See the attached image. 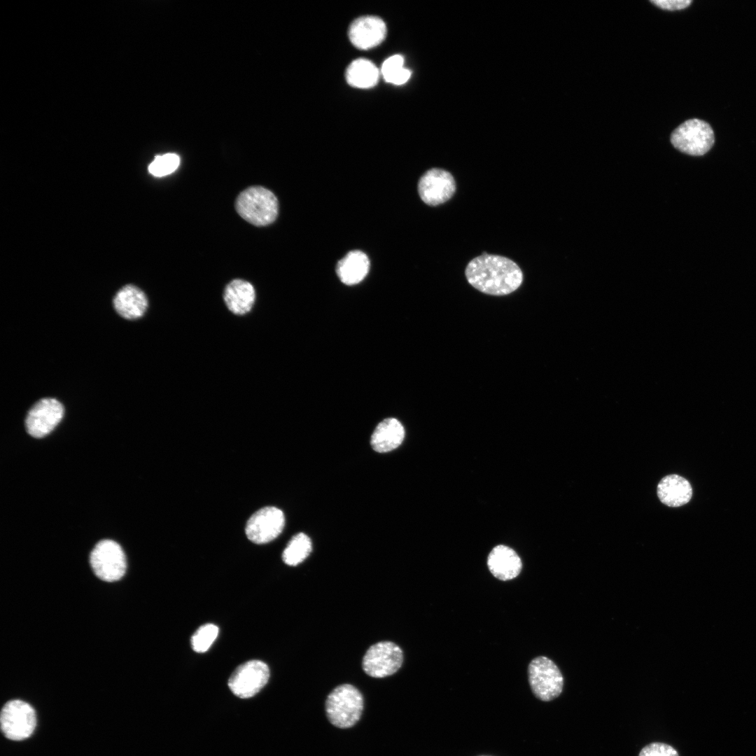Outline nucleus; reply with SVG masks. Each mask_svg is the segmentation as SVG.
Instances as JSON below:
<instances>
[{"label":"nucleus","instance_id":"1","mask_svg":"<svg viewBox=\"0 0 756 756\" xmlns=\"http://www.w3.org/2000/svg\"><path fill=\"white\" fill-rule=\"evenodd\" d=\"M465 274L472 287L483 293L495 296L506 295L515 291L523 281L522 272L513 260L486 252L469 262Z\"/></svg>","mask_w":756,"mask_h":756},{"label":"nucleus","instance_id":"2","mask_svg":"<svg viewBox=\"0 0 756 756\" xmlns=\"http://www.w3.org/2000/svg\"><path fill=\"white\" fill-rule=\"evenodd\" d=\"M364 708L361 692L351 684L338 685L328 695L325 702L326 717L331 724L342 729L354 726L360 719Z\"/></svg>","mask_w":756,"mask_h":756},{"label":"nucleus","instance_id":"3","mask_svg":"<svg viewBox=\"0 0 756 756\" xmlns=\"http://www.w3.org/2000/svg\"><path fill=\"white\" fill-rule=\"evenodd\" d=\"M235 209L238 214L255 226H265L276 218L279 204L276 197L262 186H251L237 197Z\"/></svg>","mask_w":756,"mask_h":756},{"label":"nucleus","instance_id":"4","mask_svg":"<svg viewBox=\"0 0 756 756\" xmlns=\"http://www.w3.org/2000/svg\"><path fill=\"white\" fill-rule=\"evenodd\" d=\"M528 680L531 692L540 701H550L562 693L563 675L547 657L539 656L531 660L528 666Z\"/></svg>","mask_w":756,"mask_h":756},{"label":"nucleus","instance_id":"5","mask_svg":"<svg viewBox=\"0 0 756 756\" xmlns=\"http://www.w3.org/2000/svg\"><path fill=\"white\" fill-rule=\"evenodd\" d=\"M671 142L683 153L700 156L706 154L713 146L714 132L706 121L697 118L689 119L673 131Z\"/></svg>","mask_w":756,"mask_h":756},{"label":"nucleus","instance_id":"6","mask_svg":"<svg viewBox=\"0 0 756 756\" xmlns=\"http://www.w3.org/2000/svg\"><path fill=\"white\" fill-rule=\"evenodd\" d=\"M90 563L96 576L106 582L119 580L127 568L122 549L111 540H101L95 545L90 553Z\"/></svg>","mask_w":756,"mask_h":756},{"label":"nucleus","instance_id":"7","mask_svg":"<svg viewBox=\"0 0 756 756\" xmlns=\"http://www.w3.org/2000/svg\"><path fill=\"white\" fill-rule=\"evenodd\" d=\"M0 723L1 731L6 738L14 741L25 739L32 734L35 729V710L28 703L22 700L9 701L1 709Z\"/></svg>","mask_w":756,"mask_h":756},{"label":"nucleus","instance_id":"8","mask_svg":"<svg viewBox=\"0 0 756 756\" xmlns=\"http://www.w3.org/2000/svg\"><path fill=\"white\" fill-rule=\"evenodd\" d=\"M403 654L400 648L391 641L372 645L363 659V669L373 678H384L395 673L401 666Z\"/></svg>","mask_w":756,"mask_h":756},{"label":"nucleus","instance_id":"9","mask_svg":"<svg viewBox=\"0 0 756 756\" xmlns=\"http://www.w3.org/2000/svg\"><path fill=\"white\" fill-rule=\"evenodd\" d=\"M270 678L268 666L260 660H250L239 666L230 677L227 685L231 692L241 699H248L258 693Z\"/></svg>","mask_w":756,"mask_h":756},{"label":"nucleus","instance_id":"10","mask_svg":"<svg viewBox=\"0 0 756 756\" xmlns=\"http://www.w3.org/2000/svg\"><path fill=\"white\" fill-rule=\"evenodd\" d=\"M64 413V406L55 398H46L38 400L27 414V432L37 438L47 435L60 422Z\"/></svg>","mask_w":756,"mask_h":756},{"label":"nucleus","instance_id":"11","mask_svg":"<svg viewBox=\"0 0 756 756\" xmlns=\"http://www.w3.org/2000/svg\"><path fill=\"white\" fill-rule=\"evenodd\" d=\"M456 181L444 169L432 168L426 171L418 182L421 200L429 206H438L449 200L455 193Z\"/></svg>","mask_w":756,"mask_h":756},{"label":"nucleus","instance_id":"12","mask_svg":"<svg viewBox=\"0 0 756 756\" xmlns=\"http://www.w3.org/2000/svg\"><path fill=\"white\" fill-rule=\"evenodd\" d=\"M284 525V514L280 509L273 506L265 507L248 519L246 525V535L254 543H267L281 533Z\"/></svg>","mask_w":756,"mask_h":756},{"label":"nucleus","instance_id":"13","mask_svg":"<svg viewBox=\"0 0 756 756\" xmlns=\"http://www.w3.org/2000/svg\"><path fill=\"white\" fill-rule=\"evenodd\" d=\"M349 38L358 49L368 50L380 44L386 35V26L377 16L365 15L354 20L349 28Z\"/></svg>","mask_w":756,"mask_h":756},{"label":"nucleus","instance_id":"14","mask_svg":"<svg viewBox=\"0 0 756 756\" xmlns=\"http://www.w3.org/2000/svg\"><path fill=\"white\" fill-rule=\"evenodd\" d=\"M487 566L491 573L502 581L515 578L522 568V560L517 552L503 545L491 550L487 557Z\"/></svg>","mask_w":756,"mask_h":756},{"label":"nucleus","instance_id":"15","mask_svg":"<svg viewBox=\"0 0 756 756\" xmlns=\"http://www.w3.org/2000/svg\"><path fill=\"white\" fill-rule=\"evenodd\" d=\"M255 298L253 286L244 279H233L224 288V302L228 310L235 315L249 313L255 304Z\"/></svg>","mask_w":756,"mask_h":756},{"label":"nucleus","instance_id":"16","mask_svg":"<svg viewBox=\"0 0 756 756\" xmlns=\"http://www.w3.org/2000/svg\"><path fill=\"white\" fill-rule=\"evenodd\" d=\"M113 303L118 314L130 320L143 316L148 305L144 292L131 284L123 286L116 293Z\"/></svg>","mask_w":756,"mask_h":756},{"label":"nucleus","instance_id":"17","mask_svg":"<svg viewBox=\"0 0 756 756\" xmlns=\"http://www.w3.org/2000/svg\"><path fill=\"white\" fill-rule=\"evenodd\" d=\"M657 493L664 505L677 507L687 503L692 496V488L685 478L678 475L663 477L657 485Z\"/></svg>","mask_w":756,"mask_h":756},{"label":"nucleus","instance_id":"18","mask_svg":"<svg viewBox=\"0 0 756 756\" xmlns=\"http://www.w3.org/2000/svg\"><path fill=\"white\" fill-rule=\"evenodd\" d=\"M404 438L405 429L402 424L395 418H388L377 426L372 434L370 444L377 452H388L399 447Z\"/></svg>","mask_w":756,"mask_h":756},{"label":"nucleus","instance_id":"19","mask_svg":"<svg viewBox=\"0 0 756 756\" xmlns=\"http://www.w3.org/2000/svg\"><path fill=\"white\" fill-rule=\"evenodd\" d=\"M369 268L368 256L360 251H352L337 262L336 272L342 283L354 285L365 277Z\"/></svg>","mask_w":756,"mask_h":756},{"label":"nucleus","instance_id":"20","mask_svg":"<svg viewBox=\"0 0 756 756\" xmlns=\"http://www.w3.org/2000/svg\"><path fill=\"white\" fill-rule=\"evenodd\" d=\"M379 74V69L371 61L359 58L348 66L345 76L347 83L352 87L368 89L377 85Z\"/></svg>","mask_w":756,"mask_h":756},{"label":"nucleus","instance_id":"21","mask_svg":"<svg viewBox=\"0 0 756 756\" xmlns=\"http://www.w3.org/2000/svg\"><path fill=\"white\" fill-rule=\"evenodd\" d=\"M312 550V541L309 536L299 533L288 542L282 553V559L288 566H297L309 555Z\"/></svg>","mask_w":756,"mask_h":756},{"label":"nucleus","instance_id":"22","mask_svg":"<svg viewBox=\"0 0 756 756\" xmlns=\"http://www.w3.org/2000/svg\"><path fill=\"white\" fill-rule=\"evenodd\" d=\"M381 74L386 82L400 85L409 80L411 71L404 67L403 57L400 55H394L384 62L381 68Z\"/></svg>","mask_w":756,"mask_h":756},{"label":"nucleus","instance_id":"23","mask_svg":"<svg viewBox=\"0 0 756 756\" xmlns=\"http://www.w3.org/2000/svg\"><path fill=\"white\" fill-rule=\"evenodd\" d=\"M219 629L214 624L201 626L192 635L191 645L194 651L202 653L207 651L218 635Z\"/></svg>","mask_w":756,"mask_h":756},{"label":"nucleus","instance_id":"24","mask_svg":"<svg viewBox=\"0 0 756 756\" xmlns=\"http://www.w3.org/2000/svg\"><path fill=\"white\" fill-rule=\"evenodd\" d=\"M180 164V158L175 153L158 155L148 166V172L154 176L162 177L173 173Z\"/></svg>","mask_w":756,"mask_h":756},{"label":"nucleus","instance_id":"25","mask_svg":"<svg viewBox=\"0 0 756 756\" xmlns=\"http://www.w3.org/2000/svg\"><path fill=\"white\" fill-rule=\"evenodd\" d=\"M638 756H679V755L677 750L668 744L652 742L643 747Z\"/></svg>","mask_w":756,"mask_h":756},{"label":"nucleus","instance_id":"26","mask_svg":"<svg viewBox=\"0 0 756 756\" xmlns=\"http://www.w3.org/2000/svg\"><path fill=\"white\" fill-rule=\"evenodd\" d=\"M656 6L668 10L684 9L690 6L691 0H652L650 1Z\"/></svg>","mask_w":756,"mask_h":756},{"label":"nucleus","instance_id":"27","mask_svg":"<svg viewBox=\"0 0 756 756\" xmlns=\"http://www.w3.org/2000/svg\"><path fill=\"white\" fill-rule=\"evenodd\" d=\"M478 756H491V755H478Z\"/></svg>","mask_w":756,"mask_h":756}]
</instances>
